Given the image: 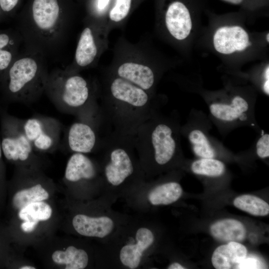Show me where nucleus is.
<instances>
[{"label": "nucleus", "mask_w": 269, "mask_h": 269, "mask_svg": "<svg viewBox=\"0 0 269 269\" xmlns=\"http://www.w3.org/2000/svg\"><path fill=\"white\" fill-rule=\"evenodd\" d=\"M213 44L219 53L229 55L242 52L251 45L248 33L239 25L218 28L213 36Z\"/></svg>", "instance_id": "nucleus-12"}, {"label": "nucleus", "mask_w": 269, "mask_h": 269, "mask_svg": "<svg viewBox=\"0 0 269 269\" xmlns=\"http://www.w3.org/2000/svg\"><path fill=\"white\" fill-rule=\"evenodd\" d=\"M20 269H35V268L30 266H24L19 268Z\"/></svg>", "instance_id": "nucleus-37"}, {"label": "nucleus", "mask_w": 269, "mask_h": 269, "mask_svg": "<svg viewBox=\"0 0 269 269\" xmlns=\"http://www.w3.org/2000/svg\"><path fill=\"white\" fill-rule=\"evenodd\" d=\"M53 261L59 265H65L66 269H83L89 263L87 252L73 246H69L65 251H56L52 255Z\"/></svg>", "instance_id": "nucleus-22"}, {"label": "nucleus", "mask_w": 269, "mask_h": 269, "mask_svg": "<svg viewBox=\"0 0 269 269\" xmlns=\"http://www.w3.org/2000/svg\"><path fill=\"white\" fill-rule=\"evenodd\" d=\"M52 213L51 206L42 201L31 203L21 208L18 212V217L24 221L38 223L48 220Z\"/></svg>", "instance_id": "nucleus-26"}, {"label": "nucleus", "mask_w": 269, "mask_h": 269, "mask_svg": "<svg viewBox=\"0 0 269 269\" xmlns=\"http://www.w3.org/2000/svg\"><path fill=\"white\" fill-rule=\"evenodd\" d=\"M263 90L266 94L269 93V79H266L263 85Z\"/></svg>", "instance_id": "nucleus-36"}, {"label": "nucleus", "mask_w": 269, "mask_h": 269, "mask_svg": "<svg viewBox=\"0 0 269 269\" xmlns=\"http://www.w3.org/2000/svg\"><path fill=\"white\" fill-rule=\"evenodd\" d=\"M266 40L268 42H269V33H267V35H266Z\"/></svg>", "instance_id": "nucleus-39"}, {"label": "nucleus", "mask_w": 269, "mask_h": 269, "mask_svg": "<svg viewBox=\"0 0 269 269\" xmlns=\"http://www.w3.org/2000/svg\"><path fill=\"white\" fill-rule=\"evenodd\" d=\"M18 2L19 0H0V7L2 14H10L17 5Z\"/></svg>", "instance_id": "nucleus-32"}, {"label": "nucleus", "mask_w": 269, "mask_h": 269, "mask_svg": "<svg viewBox=\"0 0 269 269\" xmlns=\"http://www.w3.org/2000/svg\"><path fill=\"white\" fill-rule=\"evenodd\" d=\"M21 35L14 28H0V80L20 52Z\"/></svg>", "instance_id": "nucleus-17"}, {"label": "nucleus", "mask_w": 269, "mask_h": 269, "mask_svg": "<svg viewBox=\"0 0 269 269\" xmlns=\"http://www.w3.org/2000/svg\"><path fill=\"white\" fill-rule=\"evenodd\" d=\"M110 0H98L97 5L98 7L100 10H102L108 4Z\"/></svg>", "instance_id": "nucleus-34"}, {"label": "nucleus", "mask_w": 269, "mask_h": 269, "mask_svg": "<svg viewBox=\"0 0 269 269\" xmlns=\"http://www.w3.org/2000/svg\"><path fill=\"white\" fill-rule=\"evenodd\" d=\"M246 248L238 242H230L218 247L212 257V263L217 269H237L247 256Z\"/></svg>", "instance_id": "nucleus-18"}, {"label": "nucleus", "mask_w": 269, "mask_h": 269, "mask_svg": "<svg viewBox=\"0 0 269 269\" xmlns=\"http://www.w3.org/2000/svg\"><path fill=\"white\" fill-rule=\"evenodd\" d=\"M49 197L48 192L40 184L23 189L13 196L12 203L15 208L20 209L31 203L42 201Z\"/></svg>", "instance_id": "nucleus-25"}, {"label": "nucleus", "mask_w": 269, "mask_h": 269, "mask_svg": "<svg viewBox=\"0 0 269 269\" xmlns=\"http://www.w3.org/2000/svg\"><path fill=\"white\" fill-rule=\"evenodd\" d=\"M48 75L46 57L24 49L0 80L1 101L25 104L35 101L45 92Z\"/></svg>", "instance_id": "nucleus-5"}, {"label": "nucleus", "mask_w": 269, "mask_h": 269, "mask_svg": "<svg viewBox=\"0 0 269 269\" xmlns=\"http://www.w3.org/2000/svg\"><path fill=\"white\" fill-rule=\"evenodd\" d=\"M45 93L59 108L94 124L101 120L99 106L88 81L77 73L57 69L49 73Z\"/></svg>", "instance_id": "nucleus-6"}, {"label": "nucleus", "mask_w": 269, "mask_h": 269, "mask_svg": "<svg viewBox=\"0 0 269 269\" xmlns=\"http://www.w3.org/2000/svg\"><path fill=\"white\" fill-rule=\"evenodd\" d=\"M1 146L9 161L24 162L32 156L34 148L25 134L22 120L0 108Z\"/></svg>", "instance_id": "nucleus-7"}, {"label": "nucleus", "mask_w": 269, "mask_h": 269, "mask_svg": "<svg viewBox=\"0 0 269 269\" xmlns=\"http://www.w3.org/2000/svg\"><path fill=\"white\" fill-rule=\"evenodd\" d=\"M237 208L258 216H264L269 213V205L262 199L252 195H242L233 202Z\"/></svg>", "instance_id": "nucleus-24"}, {"label": "nucleus", "mask_w": 269, "mask_h": 269, "mask_svg": "<svg viewBox=\"0 0 269 269\" xmlns=\"http://www.w3.org/2000/svg\"><path fill=\"white\" fill-rule=\"evenodd\" d=\"M22 128L34 150L47 151L57 147L61 131V124L56 119L35 116L22 120Z\"/></svg>", "instance_id": "nucleus-8"}, {"label": "nucleus", "mask_w": 269, "mask_h": 269, "mask_svg": "<svg viewBox=\"0 0 269 269\" xmlns=\"http://www.w3.org/2000/svg\"><path fill=\"white\" fill-rule=\"evenodd\" d=\"M164 20L170 35L177 40H183L192 28V5L189 0H165Z\"/></svg>", "instance_id": "nucleus-10"}, {"label": "nucleus", "mask_w": 269, "mask_h": 269, "mask_svg": "<svg viewBox=\"0 0 269 269\" xmlns=\"http://www.w3.org/2000/svg\"><path fill=\"white\" fill-rule=\"evenodd\" d=\"M71 21L58 0H33L28 12L16 21L24 49L46 58L63 48Z\"/></svg>", "instance_id": "nucleus-2"}, {"label": "nucleus", "mask_w": 269, "mask_h": 269, "mask_svg": "<svg viewBox=\"0 0 269 269\" xmlns=\"http://www.w3.org/2000/svg\"><path fill=\"white\" fill-rule=\"evenodd\" d=\"M256 152L262 158L268 157L269 156V135L268 134H263L258 140L256 143Z\"/></svg>", "instance_id": "nucleus-30"}, {"label": "nucleus", "mask_w": 269, "mask_h": 269, "mask_svg": "<svg viewBox=\"0 0 269 269\" xmlns=\"http://www.w3.org/2000/svg\"><path fill=\"white\" fill-rule=\"evenodd\" d=\"M131 3L132 0H116L109 12L110 19L116 22L123 20L130 11Z\"/></svg>", "instance_id": "nucleus-28"}, {"label": "nucleus", "mask_w": 269, "mask_h": 269, "mask_svg": "<svg viewBox=\"0 0 269 269\" xmlns=\"http://www.w3.org/2000/svg\"><path fill=\"white\" fill-rule=\"evenodd\" d=\"M72 225L80 235L99 239L107 238L117 226L115 220L108 215L90 216L78 214L72 219Z\"/></svg>", "instance_id": "nucleus-13"}, {"label": "nucleus", "mask_w": 269, "mask_h": 269, "mask_svg": "<svg viewBox=\"0 0 269 269\" xmlns=\"http://www.w3.org/2000/svg\"><path fill=\"white\" fill-rule=\"evenodd\" d=\"M167 269H184L185 268L178 263H173L170 264L168 267Z\"/></svg>", "instance_id": "nucleus-35"}, {"label": "nucleus", "mask_w": 269, "mask_h": 269, "mask_svg": "<svg viewBox=\"0 0 269 269\" xmlns=\"http://www.w3.org/2000/svg\"><path fill=\"white\" fill-rule=\"evenodd\" d=\"M97 128L92 124L80 120L69 127L67 135L68 147L73 153L87 154L100 149L103 138H100Z\"/></svg>", "instance_id": "nucleus-11"}, {"label": "nucleus", "mask_w": 269, "mask_h": 269, "mask_svg": "<svg viewBox=\"0 0 269 269\" xmlns=\"http://www.w3.org/2000/svg\"><path fill=\"white\" fill-rule=\"evenodd\" d=\"M248 102L242 96H234L229 103H213L209 110L216 119L223 122H234L245 116L249 110Z\"/></svg>", "instance_id": "nucleus-19"}, {"label": "nucleus", "mask_w": 269, "mask_h": 269, "mask_svg": "<svg viewBox=\"0 0 269 269\" xmlns=\"http://www.w3.org/2000/svg\"><path fill=\"white\" fill-rule=\"evenodd\" d=\"M188 138L194 153L201 158H212L216 151L205 133L199 129L191 130L188 134Z\"/></svg>", "instance_id": "nucleus-23"}, {"label": "nucleus", "mask_w": 269, "mask_h": 269, "mask_svg": "<svg viewBox=\"0 0 269 269\" xmlns=\"http://www.w3.org/2000/svg\"><path fill=\"white\" fill-rule=\"evenodd\" d=\"M154 240V233L147 226L137 227L131 237L120 245L117 253L119 262L127 269L138 268Z\"/></svg>", "instance_id": "nucleus-9"}, {"label": "nucleus", "mask_w": 269, "mask_h": 269, "mask_svg": "<svg viewBox=\"0 0 269 269\" xmlns=\"http://www.w3.org/2000/svg\"><path fill=\"white\" fill-rule=\"evenodd\" d=\"M95 30L92 25L84 28L77 43L73 63L65 69L66 71L77 73L78 68L89 67L94 62L99 49Z\"/></svg>", "instance_id": "nucleus-14"}, {"label": "nucleus", "mask_w": 269, "mask_h": 269, "mask_svg": "<svg viewBox=\"0 0 269 269\" xmlns=\"http://www.w3.org/2000/svg\"><path fill=\"white\" fill-rule=\"evenodd\" d=\"M99 109L111 133L130 136L155 112L151 95L115 75L105 82Z\"/></svg>", "instance_id": "nucleus-1"}, {"label": "nucleus", "mask_w": 269, "mask_h": 269, "mask_svg": "<svg viewBox=\"0 0 269 269\" xmlns=\"http://www.w3.org/2000/svg\"><path fill=\"white\" fill-rule=\"evenodd\" d=\"M263 268L262 263L258 259L246 257L237 266L239 269H255Z\"/></svg>", "instance_id": "nucleus-31"}, {"label": "nucleus", "mask_w": 269, "mask_h": 269, "mask_svg": "<svg viewBox=\"0 0 269 269\" xmlns=\"http://www.w3.org/2000/svg\"><path fill=\"white\" fill-rule=\"evenodd\" d=\"M2 12L0 7V23L2 22Z\"/></svg>", "instance_id": "nucleus-38"}, {"label": "nucleus", "mask_w": 269, "mask_h": 269, "mask_svg": "<svg viewBox=\"0 0 269 269\" xmlns=\"http://www.w3.org/2000/svg\"><path fill=\"white\" fill-rule=\"evenodd\" d=\"M65 179L73 183L98 180L102 182L100 166L86 154L73 153L65 171Z\"/></svg>", "instance_id": "nucleus-15"}, {"label": "nucleus", "mask_w": 269, "mask_h": 269, "mask_svg": "<svg viewBox=\"0 0 269 269\" xmlns=\"http://www.w3.org/2000/svg\"><path fill=\"white\" fill-rule=\"evenodd\" d=\"M115 75L131 82L152 95L156 77L153 69L148 65L133 62H125L117 68Z\"/></svg>", "instance_id": "nucleus-16"}, {"label": "nucleus", "mask_w": 269, "mask_h": 269, "mask_svg": "<svg viewBox=\"0 0 269 269\" xmlns=\"http://www.w3.org/2000/svg\"><path fill=\"white\" fill-rule=\"evenodd\" d=\"M212 235L216 239L224 242H239L244 240L246 230L240 221L226 219L218 221L210 227Z\"/></svg>", "instance_id": "nucleus-21"}, {"label": "nucleus", "mask_w": 269, "mask_h": 269, "mask_svg": "<svg viewBox=\"0 0 269 269\" xmlns=\"http://www.w3.org/2000/svg\"><path fill=\"white\" fill-rule=\"evenodd\" d=\"M100 168L106 190H123L138 187L145 176L134 145L133 136L110 133L103 138Z\"/></svg>", "instance_id": "nucleus-4"}, {"label": "nucleus", "mask_w": 269, "mask_h": 269, "mask_svg": "<svg viewBox=\"0 0 269 269\" xmlns=\"http://www.w3.org/2000/svg\"><path fill=\"white\" fill-rule=\"evenodd\" d=\"M38 223L34 221H24L20 226L22 230L26 233L31 232L36 228Z\"/></svg>", "instance_id": "nucleus-33"}, {"label": "nucleus", "mask_w": 269, "mask_h": 269, "mask_svg": "<svg viewBox=\"0 0 269 269\" xmlns=\"http://www.w3.org/2000/svg\"><path fill=\"white\" fill-rule=\"evenodd\" d=\"M182 191L180 185L175 181L159 184L147 192L146 202L152 206L169 205L177 201Z\"/></svg>", "instance_id": "nucleus-20"}, {"label": "nucleus", "mask_w": 269, "mask_h": 269, "mask_svg": "<svg viewBox=\"0 0 269 269\" xmlns=\"http://www.w3.org/2000/svg\"><path fill=\"white\" fill-rule=\"evenodd\" d=\"M133 140L145 178L171 163L179 152L176 123L155 112L138 128Z\"/></svg>", "instance_id": "nucleus-3"}, {"label": "nucleus", "mask_w": 269, "mask_h": 269, "mask_svg": "<svg viewBox=\"0 0 269 269\" xmlns=\"http://www.w3.org/2000/svg\"><path fill=\"white\" fill-rule=\"evenodd\" d=\"M191 169L196 174L217 177L224 173L225 167L222 161L214 158H201L192 163Z\"/></svg>", "instance_id": "nucleus-27"}, {"label": "nucleus", "mask_w": 269, "mask_h": 269, "mask_svg": "<svg viewBox=\"0 0 269 269\" xmlns=\"http://www.w3.org/2000/svg\"><path fill=\"white\" fill-rule=\"evenodd\" d=\"M231 4L241 6L249 10H255L267 5L268 0H221Z\"/></svg>", "instance_id": "nucleus-29"}]
</instances>
